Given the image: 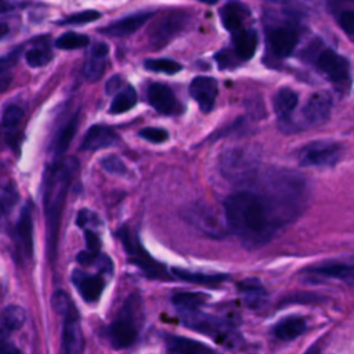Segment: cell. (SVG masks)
<instances>
[{"label": "cell", "instance_id": "6da1fadb", "mask_svg": "<svg viewBox=\"0 0 354 354\" xmlns=\"http://www.w3.org/2000/svg\"><path fill=\"white\" fill-rule=\"evenodd\" d=\"M224 220L227 227L249 248L267 243L281 228L266 198L250 189L236 191L225 198Z\"/></svg>", "mask_w": 354, "mask_h": 354}, {"label": "cell", "instance_id": "7a4b0ae2", "mask_svg": "<svg viewBox=\"0 0 354 354\" xmlns=\"http://www.w3.org/2000/svg\"><path fill=\"white\" fill-rule=\"evenodd\" d=\"M270 203L282 225L295 220L307 201V184L303 176L288 169H270L259 191Z\"/></svg>", "mask_w": 354, "mask_h": 354}, {"label": "cell", "instance_id": "3957f363", "mask_svg": "<svg viewBox=\"0 0 354 354\" xmlns=\"http://www.w3.org/2000/svg\"><path fill=\"white\" fill-rule=\"evenodd\" d=\"M79 167L76 158L69 156L65 159H57L48 166L44 176L43 202L47 223V248L48 257L54 260L57 254V241L61 224L62 209L65 206L66 194Z\"/></svg>", "mask_w": 354, "mask_h": 354}, {"label": "cell", "instance_id": "277c9868", "mask_svg": "<svg viewBox=\"0 0 354 354\" xmlns=\"http://www.w3.org/2000/svg\"><path fill=\"white\" fill-rule=\"evenodd\" d=\"M303 57L314 62L318 71L336 87V90L348 91L351 86V72L350 62L344 55L317 40L304 50Z\"/></svg>", "mask_w": 354, "mask_h": 354}, {"label": "cell", "instance_id": "5b68a950", "mask_svg": "<svg viewBox=\"0 0 354 354\" xmlns=\"http://www.w3.org/2000/svg\"><path fill=\"white\" fill-rule=\"evenodd\" d=\"M261 160L260 148L256 145H236L225 149L218 159L220 173L234 184L252 180Z\"/></svg>", "mask_w": 354, "mask_h": 354}, {"label": "cell", "instance_id": "8992f818", "mask_svg": "<svg viewBox=\"0 0 354 354\" xmlns=\"http://www.w3.org/2000/svg\"><path fill=\"white\" fill-rule=\"evenodd\" d=\"M140 324V297L137 295H131L124 301L116 318L108 328V337L111 344L115 348H126L133 344L138 336Z\"/></svg>", "mask_w": 354, "mask_h": 354}, {"label": "cell", "instance_id": "52a82bcc", "mask_svg": "<svg viewBox=\"0 0 354 354\" xmlns=\"http://www.w3.org/2000/svg\"><path fill=\"white\" fill-rule=\"evenodd\" d=\"M267 44L268 53L277 58L283 59L295 51L299 39L300 28L292 18L278 19L275 22L267 24Z\"/></svg>", "mask_w": 354, "mask_h": 354}, {"label": "cell", "instance_id": "ba28073f", "mask_svg": "<svg viewBox=\"0 0 354 354\" xmlns=\"http://www.w3.org/2000/svg\"><path fill=\"white\" fill-rule=\"evenodd\" d=\"M180 315L187 326L212 336L218 343L232 346L238 340V335L234 332V326L227 319L205 314L201 311V308L188 313H180Z\"/></svg>", "mask_w": 354, "mask_h": 354}, {"label": "cell", "instance_id": "9c48e42d", "mask_svg": "<svg viewBox=\"0 0 354 354\" xmlns=\"http://www.w3.org/2000/svg\"><path fill=\"white\" fill-rule=\"evenodd\" d=\"M120 242L133 264H136L149 278H167L166 270L162 264L153 260L149 253L142 248L137 234L127 227H123L118 232Z\"/></svg>", "mask_w": 354, "mask_h": 354}, {"label": "cell", "instance_id": "30bf717a", "mask_svg": "<svg viewBox=\"0 0 354 354\" xmlns=\"http://www.w3.org/2000/svg\"><path fill=\"white\" fill-rule=\"evenodd\" d=\"M185 220L201 234L209 238H223L227 231V224L223 221L221 216L217 210L205 203V202H195L189 205L184 212Z\"/></svg>", "mask_w": 354, "mask_h": 354}, {"label": "cell", "instance_id": "8fae6325", "mask_svg": "<svg viewBox=\"0 0 354 354\" xmlns=\"http://www.w3.org/2000/svg\"><path fill=\"white\" fill-rule=\"evenodd\" d=\"M232 46L228 50H223L216 54V59L220 68L238 65L239 62L249 61L256 50L259 43V36L256 29L245 28L236 33H232Z\"/></svg>", "mask_w": 354, "mask_h": 354}, {"label": "cell", "instance_id": "7c38bea8", "mask_svg": "<svg viewBox=\"0 0 354 354\" xmlns=\"http://www.w3.org/2000/svg\"><path fill=\"white\" fill-rule=\"evenodd\" d=\"M342 158V147L332 141H315L300 152V165L315 167H332Z\"/></svg>", "mask_w": 354, "mask_h": 354}, {"label": "cell", "instance_id": "4fadbf2b", "mask_svg": "<svg viewBox=\"0 0 354 354\" xmlns=\"http://www.w3.org/2000/svg\"><path fill=\"white\" fill-rule=\"evenodd\" d=\"M188 24V15L184 12H171L165 15L149 29V43L155 48L167 46Z\"/></svg>", "mask_w": 354, "mask_h": 354}, {"label": "cell", "instance_id": "5bb4252c", "mask_svg": "<svg viewBox=\"0 0 354 354\" xmlns=\"http://www.w3.org/2000/svg\"><path fill=\"white\" fill-rule=\"evenodd\" d=\"M332 105V97L328 91H317L311 94L301 108L300 123L304 124L303 127H314L325 123L330 116Z\"/></svg>", "mask_w": 354, "mask_h": 354}, {"label": "cell", "instance_id": "9a60e30c", "mask_svg": "<svg viewBox=\"0 0 354 354\" xmlns=\"http://www.w3.org/2000/svg\"><path fill=\"white\" fill-rule=\"evenodd\" d=\"M64 329H62V353L64 354H83L84 351V337L79 321V314L76 313L73 304L62 314Z\"/></svg>", "mask_w": 354, "mask_h": 354}, {"label": "cell", "instance_id": "2e32d148", "mask_svg": "<svg viewBox=\"0 0 354 354\" xmlns=\"http://www.w3.org/2000/svg\"><path fill=\"white\" fill-rule=\"evenodd\" d=\"M299 95L295 90L289 87H282L277 91L272 100L274 112L278 118L279 127L285 131H295L296 126L293 123V112L297 106Z\"/></svg>", "mask_w": 354, "mask_h": 354}, {"label": "cell", "instance_id": "e0dca14e", "mask_svg": "<svg viewBox=\"0 0 354 354\" xmlns=\"http://www.w3.org/2000/svg\"><path fill=\"white\" fill-rule=\"evenodd\" d=\"M147 97L151 106L162 115H176L183 111V106L178 102L176 94L166 84H162V83L151 84L148 88Z\"/></svg>", "mask_w": 354, "mask_h": 354}, {"label": "cell", "instance_id": "ac0fdd59", "mask_svg": "<svg viewBox=\"0 0 354 354\" xmlns=\"http://www.w3.org/2000/svg\"><path fill=\"white\" fill-rule=\"evenodd\" d=\"M189 94L196 101L202 112H210L218 94V86L216 79L210 76L194 77L189 84Z\"/></svg>", "mask_w": 354, "mask_h": 354}, {"label": "cell", "instance_id": "d6986e66", "mask_svg": "<svg viewBox=\"0 0 354 354\" xmlns=\"http://www.w3.org/2000/svg\"><path fill=\"white\" fill-rule=\"evenodd\" d=\"M14 242L21 257L30 259L33 252V221L32 209L25 206L19 214L18 223L14 228Z\"/></svg>", "mask_w": 354, "mask_h": 354}, {"label": "cell", "instance_id": "ffe728a7", "mask_svg": "<svg viewBox=\"0 0 354 354\" xmlns=\"http://www.w3.org/2000/svg\"><path fill=\"white\" fill-rule=\"evenodd\" d=\"M72 282L87 303H95L105 288V278L102 274H88L83 270L73 271Z\"/></svg>", "mask_w": 354, "mask_h": 354}, {"label": "cell", "instance_id": "44dd1931", "mask_svg": "<svg viewBox=\"0 0 354 354\" xmlns=\"http://www.w3.org/2000/svg\"><path fill=\"white\" fill-rule=\"evenodd\" d=\"M223 26L232 33L248 28L250 19V10L246 4L239 1H228L218 11Z\"/></svg>", "mask_w": 354, "mask_h": 354}, {"label": "cell", "instance_id": "7402d4cb", "mask_svg": "<svg viewBox=\"0 0 354 354\" xmlns=\"http://www.w3.org/2000/svg\"><path fill=\"white\" fill-rule=\"evenodd\" d=\"M119 141L120 138L113 129L104 124H94L86 131L80 144V149L82 151L104 149L108 147L118 145Z\"/></svg>", "mask_w": 354, "mask_h": 354}, {"label": "cell", "instance_id": "603a6c76", "mask_svg": "<svg viewBox=\"0 0 354 354\" xmlns=\"http://www.w3.org/2000/svg\"><path fill=\"white\" fill-rule=\"evenodd\" d=\"M152 15L153 11H138L101 28L100 32L108 36H127L138 30L148 19L152 18Z\"/></svg>", "mask_w": 354, "mask_h": 354}, {"label": "cell", "instance_id": "cb8c5ba5", "mask_svg": "<svg viewBox=\"0 0 354 354\" xmlns=\"http://www.w3.org/2000/svg\"><path fill=\"white\" fill-rule=\"evenodd\" d=\"M165 346L167 354H217L209 346L184 336L167 335L165 336Z\"/></svg>", "mask_w": 354, "mask_h": 354}, {"label": "cell", "instance_id": "d4e9b609", "mask_svg": "<svg viewBox=\"0 0 354 354\" xmlns=\"http://www.w3.org/2000/svg\"><path fill=\"white\" fill-rule=\"evenodd\" d=\"M108 53H109V47L105 43H100V41L90 48V54L83 68L84 77L88 82H95L102 76L105 71Z\"/></svg>", "mask_w": 354, "mask_h": 354}, {"label": "cell", "instance_id": "484cf974", "mask_svg": "<svg viewBox=\"0 0 354 354\" xmlns=\"http://www.w3.org/2000/svg\"><path fill=\"white\" fill-rule=\"evenodd\" d=\"M238 292L243 303L253 310L261 308L267 303V292L256 278H248L238 283Z\"/></svg>", "mask_w": 354, "mask_h": 354}, {"label": "cell", "instance_id": "4316f807", "mask_svg": "<svg viewBox=\"0 0 354 354\" xmlns=\"http://www.w3.org/2000/svg\"><path fill=\"white\" fill-rule=\"evenodd\" d=\"M25 311L18 306H10L0 311V347L8 342V336L25 322Z\"/></svg>", "mask_w": 354, "mask_h": 354}, {"label": "cell", "instance_id": "83f0119b", "mask_svg": "<svg viewBox=\"0 0 354 354\" xmlns=\"http://www.w3.org/2000/svg\"><path fill=\"white\" fill-rule=\"evenodd\" d=\"M307 329V324L301 317H286L283 319H281L272 329V333L277 339L283 340V342H289L293 340L296 337H299L300 335L304 333V330Z\"/></svg>", "mask_w": 354, "mask_h": 354}, {"label": "cell", "instance_id": "f1b7e54d", "mask_svg": "<svg viewBox=\"0 0 354 354\" xmlns=\"http://www.w3.org/2000/svg\"><path fill=\"white\" fill-rule=\"evenodd\" d=\"M77 126H79V113L76 112L73 116H71L66 120V123L59 129L57 137L54 138L53 152L57 158L62 156L65 153V151L69 148V144L76 134Z\"/></svg>", "mask_w": 354, "mask_h": 354}, {"label": "cell", "instance_id": "f546056e", "mask_svg": "<svg viewBox=\"0 0 354 354\" xmlns=\"http://www.w3.org/2000/svg\"><path fill=\"white\" fill-rule=\"evenodd\" d=\"M310 274L322 275L326 278H336V279H350L353 275V267L351 264L342 263V261H328L322 263L314 267L306 268Z\"/></svg>", "mask_w": 354, "mask_h": 354}, {"label": "cell", "instance_id": "4dcf8cb0", "mask_svg": "<svg viewBox=\"0 0 354 354\" xmlns=\"http://www.w3.org/2000/svg\"><path fill=\"white\" fill-rule=\"evenodd\" d=\"M173 274L187 282L199 283V285H207V286H217L223 281L227 279V275L221 274H205V272H195L184 268H173Z\"/></svg>", "mask_w": 354, "mask_h": 354}, {"label": "cell", "instance_id": "1f68e13d", "mask_svg": "<svg viewBox=\"0 0 354 354\" xmlns=\"http://www.w3.org/2000/svg\"><path fill=\"white\" fill-rule=\"evenodd\" d=\"M84 236H86V249L82 250L76 260L82 264V266H91L95 261H98L100 259V248H101V242H100V236L91 230V228H86L84 230Z\"/></svg>", "mask_w": 354, "mask_h": 354}, {"label": "cell", "instance_id": "d6a6232c", "mask_svg": "<svg viewBox=\"0 0 354 354\" xmlns=\"http://www.w3.org/2000/svg\"><path fill=\"white\" fill-rule=\"evenodd\" d=\"M137 102V93L131 86H127L126 88L120 90L113 101L109 105V113L112 115H119L123 112H127L129 109H131Z\"/></svg>", "mask_w": 354, "mask_h": 354}, {"label": "cell", "instance_id": "836d02e7", "mask_svg": "<svg viewBox=\"0 0 354 354\" xmlns=\"http://www.w3.org/2000/svg\"><path fill=\"white\" fill-rule=\"evenodd\" d=\"M206 301V296L202 293L194 292H181L174 295L173 303L177 307L178 313H188L194 310H199L202 304Z\"/></svg>", "mask_w": 354, "mask_h": 354}, {"label": "cell", "instance_id": "e575fe53", "mask_svg": "<svg viewBox=\"0 0 354 354\" xmlns=\"http://www.w3.org/2000/svg\"><path fill=\"white\" fill-rule=\"evenodd\" d=\"M26 62L33 68H40L47 65L53 59V51L47 44H39L29 48L25 54Z\"/></svg>", "mask_w": 354, "mask_h": 354}, {"label": "cell", "instance_id": "d590c367", "mask_svg": "<svg viewBox=\"0 0 354 354\" xmlns=\"http://www.w3.org/2000/svg\"><path fill=\"white\" fill-rule=\"evenodd\" d=\"M88 43H90L88 36L82 33H75V32H66V33H62L55 40V47L61 50H77V48L86 47Z\"/></svg>", "mask_w": 354, "mask_h": 354}, {"label": "cell", "instance_id": "8d00e7d4", "mask_svg": "<svg viewBox=\"0 0 354 354\" xmlns=\"http://www.w3.org/2000/svg\"><path fill=\"white\" fill-rule=\"evenodd\" d=\"M145 69L151 72L158 73H166V75H174L181 71V64L170 59V58H149L144 62Z\"/></svg>", "mask_w": 354, "mask_h": 354}, {"label": "cell", "instance_id": "74e56055", "mask_svg": "<svg viewBox=\"0 0 354 354\" xmlns=\"http://www.w3.org/2000/svg\"><path fill=\"white\" fill-rule=\"evenodd\" d=\"M101 18V14L95 10H84L80 12H75L72 15H68L62 19L58 21L59 25H83V24H88L93 22L95 19Z\"/></svg>", "mask_w": 354, "mask_h": 354}, {"label": "cell", "instance_id": "f35d334b", "mask_svg": "<svg viewBox=\"0 0 354 354\" xmlns=\"http://www.w3.org/2000/svg\"><path fill=\"white\" fill-rule=\"evenodd\" d=\"M22 119H24L22 108H19L15 104H10L6 106L4 113H3V124L7 129H10V130L17 129V126L22 122Z\"/></svg>", "mask_w": 354, "mask_h": 354}, {"label": "cell", "instance_id": "ab89813d", "mask_svg": "<svg viewBox=\"0 0 354 354\" xmlns=\"http://www.w3.org/2000/svg\"><path fill=\"white\" fill-rule=\"evenodd\" d=\"M336 19L340 25V28L351 36L354 33V8H340V10H333Z\"/></svg>", "mask_w": 354, "mask_h": 354}, {"label": "cell", "instance_id": "60d3db41", "mask_svg": "<svg viewBox=\"0 0 354 354\" xmlns=\"http://www.w3.org/2000/svg\"><path fill=\"white\" fill-rule=\"evenodd\" d=\"M17 202H18V191L12 184L4 187L0 191V212L3 213L10 212Z\"/></svg>", "mask_w": 354, "mask_h": 354}, {"label": "cell", "instance_id": "b9f144b4", "mask_svg": "<svg viewBox=\"0 0 354 354\" xmlns=\"http://www.w3.org/2000/svg\"><path fill=\"white\" fill-rule=\"evenodd\" d=\"M101 167L111 173V174H116V176H122L127 171L124 163L116 156V155H109L101 159Z\"/></svg>", "mask_w": 354, "mask_h": 354}, {"label": "cell", "instance_id": "7bdbcfd3", "mask_svg": "<svg viewBox=\"0 0 354 354\" xmlns=\"http://www.w3.org/2000/svg\"><path fill=\"white\" fill-rule=\"evenodd\" d=\"M138 136L149 142H153V144H159V142H163L169 138V133L167 130L165 129H160V127H145V129H141L138 131Z\"/></svg>", "mask_w": 354, "mask_h": 354}, {"label": "cell", "instance_id": "ee69618b", "mask_svg": "<svg viewBox=\"0 0 354 354\" xmlns=\"http://www.w3.org/2000/svg\"><path fill=\"white\" fill-rule=\"evenodd\" d=\"M76 223H77L79 227H82V228H84V230H86V228H91V225H94V227H98V225H100V220L97 218V216H95L93 212L87 210V209L80 210V213L77 214Z\"/></svg>", "mask_w": 354, "mask_h": 354}, {"label": "cell", "instance_id": "f6af8a7d", "mask_svg": "<svg viewBox=\"0 0 354 354\" xmlns=\"http://www.w3.org/2000/svg\"><path fill=\"white\" fill-rule=\"evenodd\" d=\"M120 87H122V79H120V76L115 75L113 77H111V79L106 82V84H105V91H106V94H112V93L118 91Z\"/></svg>", "mask_w": 354, "mask_h": 354}, {"label": "cell", "instance_id": "bcb514c9", "mask_svg": "<svg viewBox=\"0 0 354 354\" xmlns=\"http://www.w3.org/2000/svg\"><path fill=\"white\" fill-rule=\"evenodd\" d=\"M0 354H24V353L15 344H12L11 342H6L0 347Z\"/></svg>", "mask_w": 354, "mask_h": 354}, {"label": "cell", "instance_id": "7dc6e473", "mask_svg": "<svg viewBox=\"0 0 354 354\" xmlns=\"http://www.w3.org/2000/svg\"><path fill=\"white\" fill-rule=\"evenodd\" d=\"M15 59V55L11 54L8 57H1L0 58V77L6 73V71L10 68V65L12 64V61Z\"/></svg>", "mask_w": 354, "mask_h": 354}, {"label": "cell", "instance_id": "c3c4849f", "mask_svg": "<svg viewBox=\"0 0 354 354\" xmlns=\"http://www.w3.org/2000/svg\"><path fill=\"white\" fill-rule=\"evenodd\" d=\"M15 7H18V4L8 3V1H0V12H8V11L14 10Z\"/></svg>", "mask_w": 354, "mask_h": 354}, {"label": "cell", "instance_id": "681fc988", "mask_svg": "<svg viewBox=\"0 0 354 354\" xmlns=\"http://www.w3.org/2000/svg\"><path fill=\"white\" fill-rule=\"evenodd\" d=\"M7 30H8V28L4 24H0V37L4 36L7 33Z\"/></svg>", "mask_w": 354, "mask_h": 354}, {"label": "cell", "instance_id": "f907efd6", "mask_svg": "<svg viewBox=\"0 0 354 354\" xmlns=\"http://www.w3.org/2000/svg\"><path fill=\"white\" fill-rule=\"evenodd\" d=\"M319 353V348L317 347V346H314V347H311L306 354H318Z\"/></svg>", "mask_w": 354, "mask_h": 354}, {"label": "cell", "instance_id": "816d5d0a", "mask_svg": "<svg viewBox=\"0 0 354 354\" xmlns=\"http://www.w3.org/2000/svg\"><path fill=\"white\" fill-rule=\"evenodd\" d=\"M246 354H256V353H246Z\"/></svg>", "mask_w": 354, "mask_h": 354}]
</instances>
